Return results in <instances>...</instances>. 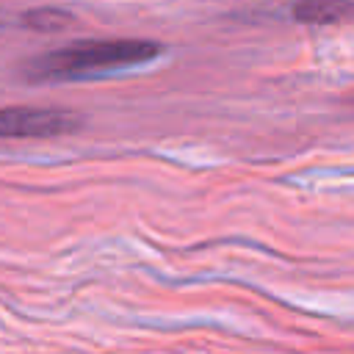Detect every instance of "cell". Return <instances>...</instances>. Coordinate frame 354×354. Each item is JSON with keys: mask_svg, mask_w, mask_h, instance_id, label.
Masks as SVG:
<instances>
[{"mask_svg": "<svg viewBox=\"0 0 354 354\" xmlns=\"http://www.w3.org/2000/svg\"><path fill=\"white\" fill-rule=\"evenodd\" d=\"M160 55V44L149 39H86L28 58L19 72L30 83L88 80L94 75L138 66Z\"/></svg>", "mask_w": 354, "mask_h": 354, "instance_id": "6da1fadb", "label": "cell"}, {"mask_svg": "<svg viewBox=\"0 0 354 354\" xmlns=\"http://www.w3.org/2000/svg\"><path fill=\"white\" fill-rule=\"evenodd\" d=\"M83 124L80 113L66 108L11 105L0 108V138H55L75 133Z\"/></svg>", "mask_w": 354, "mask_h": 354, "instance_id": "7a4b0ae2", "label": "cell"}, {"mask_svg": "<svg viewBox=\"0 0 354 354\" xmlns=\"http://www.w3.org/2000/svg\"><path fill=\"white\" fill-rule=\"evenodd\" d=\"M293 19L304 25H337L354 19V0H299L293 3Z\"/></svg>", "mask_w": 354, "mask_h": 354, "instance_id": "3957f363", "label": "cell"}, {"mask_svg": "<svg viewBox=\"0 0 354 354\" xmlns=\"http://www.w3.org/2000/svg\"><path fill=\"white\" fill-rule=\"evenodd\" d=\"M22 22L36 30H58L72 22V14L61 11V8H33V11H25Z\"/></svg>", "mask_w": 354, "mask_h": 354, "instance_id": "277c9868", "label": "cell"}]
</instances>
